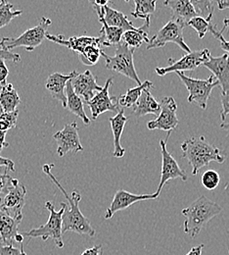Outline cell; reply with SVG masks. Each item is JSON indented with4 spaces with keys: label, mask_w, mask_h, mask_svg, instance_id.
<instances>
[{
    "label": "cell",
    "mask_w": 229,
    "mask_h": 255,
    "mask_svg": "<svg viewBox=\"0 0 229 255\" xmlns=\"http://www.w3.org/2000/svg\"><path fill=\"white\" fill-rule=\"evenodd\" d=\"M164 5L171 10L172 19L185 26L189 20L198 16L189 0H164Z\"/></svg>",
    "instance_id": "cell-23"
},
{
    "label": "cell",
    "mask_w": 229,
    "mask_h": 255,
    "mask_svg": "<svg viewBox=\"0 0 229 255\" xmlns=\"http://www.w3.org/2000/svg\"><path fill=\"white\" fill-rule=\"evenodd\" d=\"M185 27L184 24L170 18L164 27L149 39L146 49L150 50L164 47L166 43L171 42L177 44L184 52L189 53L191 50L183 37V30Z\"/></svg>",
    "instance_id": "cell-8"
},
{
    "label": "cell",
    "mask_w": 229,
    "mask_h": 255,
    "mask_svg": "<svg viewBox=\"0 0 229 255\" xmlns=\"http://www.w3.org/2000/svg\"><path fill=\"white\" fill-rule=\"evenodd\" d=\"M153 84L150 81H145L144 83H141V85H138L135 88H132L128 90V92L123 96H118V103L120 107H132L137 100L139 99L140 96L142 95L143 91L145 89H152Z\"/></svg>",
    "instance_id": "cell-28"
},
{
    "label": "cell",
    "mask_w": 229,
    "mask_h": 255,
    "mask_svg": "<svg viewBox=\"0 0 229 255\" xmlns=\"http://www.w3.org/2000/svg\"><path fill=\"white\" fill-rule=\"evenodd\" d=\"M21 103V98L12 84L1 86L0 90V110L3 112H13Z\"/></svg>",
    "instance_id": "cell-26"
},
{
    "label": "cell",
    "mask_w": 229,
    "mask_h": 255,
    "mask_svg": "<svg viewBox=\"0 0 229 255\" xmlns=\"http://www.w3.org/2000/svg\"><path fill=\"white\" fill-rule=\"evenodd\" d=\"M53 164H45L42 166V171L49 177V179L56 185V187L63 192L64 196L69 202V206L64 203V213L62 215V233L65 234L68 232H73L78 235L88 236L89 238H93L96 234V231L93 229L89 220L81 213L79 209V202L81 200V194L76 190L73 191L72 195L70 196L59 181L54 177L51 172V168H53Z\"/></svg>",
    "instance_id": "cell-1"
},
{
    "label": "cell",
    "mask_w": 229,
    "mask_h": 255,
    "mask_svg": "<svg viewBox=\"0 0 229 255\" xmlns=\"http://www.w3.org/2000/svg\"><path fill=\"white\" fill-rule=\"evenodd\" d=\"M13 181L14 178L7 175L6 172L4 174H0V199L10 189V187L13 184Z\"/></svg>",
    "instance_id": "cell-38"
},
{
    "label": "cell",
    "mask_w": 229,
    "mask_h": 255,
    "mask_svg": "<svg viewBox=\"0 0 229 255\" xmlns=\"http://www.w3.org/2000/svg\"><path fill=\"white\" fill-rule=\"evenodd\" d=\"M210 56H211V52L207 48L190 51L189 53H186L177 61H173L172 58H169L168 66L161 67V68L158 67L156 68L155 71L159 76H162V77L172 72L176 73V72L194 71L199 66L204 65L205 62H207Z\"/></svg>",
    "instance_id": "cell-10"
},
{
    "label": "cell",
    "mask_w": 229,
    "mask_h": 255,
    "mask_svg": "<svg viewBox=\"0 0 229 255\" xmlns=\"http://www.w3.org/2000/svg\"><path fill=\"white\" fill-rule=\"evenodd\" d=\"M204 66L213 73L222 88V93L229 91V53L219 57H213L211 55L208 61L204 63Z\"/></svg>",
    "instance_id": "cell-18"
},
{
    "label": "cell",
    "mask_w": 229,
    "mask_h": 255,
    "mask_svg": "<svg viewBox=\"0 0 229 255\" xmlns=\"http://www.w3.org/2000/svg\"><path fill=\"white\" fill-rule=\"evenodd\" d=\"M220 10L229 9V0H216Z\"/></svg>",
    "instance_id": "cell-47"
},
{
    "label": "cell",
    "mask_w": 229,
    "mask_h": 255,
    "mask_svg": "<svg viewBox=\"0 0 229 255\" xmlns=\"http://www.w3.org/2000/svg\"><path fill=\"white\" fill-rule=\"evenodd\" d=\"M133 106L132 114L135 118H140L148 114L159 115L161 111V104L152 96L150 89H145L143 91L142 95Z\"/></svg>",
    "instance_id": "cell-21"
},
{
    "label": "cell",
    "mask_w": 229,
    "mask_h": 255,
    "mask_svg": "<svg viewBox=\"0 0 229 255\" xmlns=\"http://www.w3.org/2000/svg\"><path fill=\"white\" fill-rule=\"evenodd\" d=\"M181 156L187 160L192 167L193 176L198 175L200 170L211 162L223 164L227 158L220 148L208 142L204 136L187 138L181 143Z\"/></svg>",
    "instance_id": "cell-3"
},
{
    "label": "cell",
    "mask_w": 229,
    "mask_h": 255,
    "mask_svg": "<svg viewBox=\"0 0 229 255\" xmlns=\"http://www.w3.org/2000/svg\"><path fill=\"white\" fill-rule=\"evenodd\" d=\"M222 101V111H221V119L222 122H226L227 116L229 115V91L221 94Z\"/></svg>",
    "instance_id": "cell-40"
},
{
    "label": "cell",
    "mask_w": 229,
    "mask_h": 255,
    "mask_svg": "<svg viewBox=\"0 0 229 255\" xmlns=\"http://www.w3.org/2000/svg\"><path fill=\"white\" fill-rule=\"evenodd\" d=\"M212 18H213V14L204 18L201 16H196L194 18H192L191 20H189L186 24V26H189L191 28H193L196 31L198 35L200 38H203L207 32L209 31L211 22H212Z\"/></svg>",
    "instance_id": "cell-33"
},
{
    "label": "cell",
    "mask_w": 229,
    "mask_h": 255,
    "mask_svg": "<svg viewBox=\"0 0 229 255\" xmlns=\"http://www.w3.org/2000/svg\"><path fill=\"white\" fill-rule=\"evenodd\" d=\"M6 132H7V131H2V130H0V153H1V151L3 150V148L9 146V143L5 140Z\"/></svg>",
    "instance_id": "cell-45"
},
{
    "label": "cell",
    "mask_w": 229,
    "mask_h": 255,
    "mask_svg": "<svg viewBox=\"0 0 229 255\" xmlns=\"http://www.w3.org/2000/svg\"><path fill=\"white\" fill-rule=\"evenodd\" d=\"M18 116V110H15L13 112H3L0 110V130L7 131L16 127Z\"/></svg>",
    "instance_id": "cell-35"
},
{
    "label": "cell",
    "mask_w": 229,
    "mask_h": 255,
    "mask_svg": "<svg viewBox=\"0 0 229 255\" xmlns=\"http://www.w3.org/2000/svg\"><path fill=\"white\" fill-rule=\"evenodd\" d=\"M51 24L52 22L50 19L42 17L37 26L27 30L20 36L15 38L3 37L0 41V48L11 51L16 47H25L29 52L33 51L45 39L46 34L48 33V28Z\"/></svg>",
    "instance_id": "cell-5"
},
{
    "label": "cell",
    "mask_w": 229,
    "mask_h": 255,
    "mask_svg": "<svg viewBox=\"0 0 229 255\" xmlns=\"http://www.w3.org/2000/svg\"><path fill=\"white\" fill-rule=\"evenodd\" d=\"M112 84H113V78L108 79L102 91L96 93L88 102H86V104L88 105L91 111L92 120H96L99 115L108 111H112L116 113L120 111V105L118 103L117 97L116 96L111 97L109 95V90Z\"/></svg>",
    "instance_id": "cell-14"
},
{
    "label": "cell",
    "mask_w": 229,
    "mask_h": 255,
    "mask_svg": "<svg viewBox=\"0 0 229 255\" xmlns=\"http://www.w3.org/2000/svg\"><path fill=\"white\" fill-rule=\"evenodd\" d=\"M109 122L111 124L112 132L114 135L113 157L122 158L126 153V149L121 144V137L124 132L125 126L128 122V118L125 116V110L123 108L120 109L116 116L109 119Z\"/></svg>",
    "instance_id": "cell-22"
},
{
    "label": "cell",
    "mask_w": 229,
    "mask_h": 255,
    "mask_svg": "<svg viewBox=\"0 0 229 255\" xmlns=\"http://www.w3.org/2000/svg\"><path fill=\"white\" fill-rule=\"evenodd\" d=\"M133 48L129 47L124 41L117 44L116 53L114 56H109L106 53H102V57L105 58L106 68L110 71L119 73L135 82L137 85H141V81L135 70L133 62Z\"/></svg>",
    "instance_id": "cell-6"
},
{
    "label": "cell",
    "mask_w": 229,
    "mask_h": 255,
    "mask_svg": "<svg viewBox=\"0 0 229 255\" xmlns=\"http://www.w3.org/2000/svg\"><path fill=\"white\" fill-rule=\"evenodd\" d=\"M221 128H222V129H224V130L228 131V132H229V123H226V122L222 123V125H221Z\"/></svg>",
    "instance_id": "cell-49"
},
{
    "label": "cell",
    "mask_w": 229,
    "mask_h": 255,
    "mask_svg": "<svg viewBox=\"0 0 229 255\" xmlns=\"http://www.w3.org/2000/svg\"><path fill=\"white\" fill-rule=\"evenodd\" d=\"M196 11L197 15L201 17H208L214 14L213 0H189Z\"/></svg>",
    "instance_id": "cell-36"
},
{
    "label": "cell",
    "mask_w": 229,
    "mask_h": 255,
    "mask_svg": "<svg viewBox=\"0 0 229 255\" xmlns=\"http://www.w3.org/2000/svg\"><path fill=\"white\" fill-rule=\"evenodd\" d=\"M14 6L7 0H0V29L9 25L10 22L23 14L22 10H13Z\"/></svg>",
    "instance_id": "cell-32"
},
{
    "label": "cell",
    "mask_w": 229,
    "mask_h": 255,
    "mask_svg": "<svg viewBox=\"0 0 229 255\" xmlns=\"http://www.w3.org/2000/svg\"><path fill=\"white\" fill-rule=\"evenodd\" d=\"M223 207L217 202L209 199L205 195H201L189 206L182 209L181 214L185 217L183 231L191 238H195L203 228L212 219L220 215Z\"/></svg>",
    "instance_id": "cell-2"
},
{
    "label": "cell",
    "mask_w": 229,
    "mask_h": 255,
    "mask_svg": "<svg viewBox=\"0 0 229 255\" xmlns=\"http://www.w3.org/2000/svg\"><path fill=\"white\" fill-rule=\"evenodd\" d=\"M226 30H227V28L224 27L222 31H218V30H217V26H214V25H212V24L210 25V28H209V31L212 32V34H213L217 39H219V40L221 41V48L224 49L225 51H228L229 53V41L225 38V36H224V34H223Z\"/></svg>",
    "instance_id": "cell-37"
},
{
    "label": "cell",
    "mask_w": 229,
    "mask_h": 255,
    "mask_svg": "<svg viewBox=\"0 0 229 255\" xmlns=\"http://www.w3.org/2000/svg\"><path fill=\"white\" fill-rule=\"evenodd\" d=\"M94 10L97 13V15L102 17L104 22L110 27L120 28V29L124 30L125 32L137 31L139 29V28H136L133 26L132 22L128 19V17L124 13H122L108 5L104 6V7L94 6Z\"/></svg>",
    "instance_id": "cell-19"
},
{
    "label": "cell",
    "mask_w": 229,
    "mask_h": 255,
    "mask_svg": "<svg viewBox=\"0 0 229 255\" xmlns=\"http://www.w3.org/2000/svg\"><path fill=\"white\" fill-rule=\"evenodd\" d=\"M26 187L14 179L12 186L0 199V208L18 222L23 220V208L26 203Z\"/></svg>",
    "instance_id": "cell-9"
},
{
    "label": "cell",
    "mask_w": 229,
    "mask_h": 255,
    "mask_svg": "<svg viewBox=\"0 0 229 255\" xmlns=\"http://www.w3.org/2000/svg\"><path fill=\"white\" fill-rule=\"evenodd\" d=\"M125 1H127V2H129V1H130V0H125Z\"/></svg>",
    "instance_id": "cell-51"
},
{
    "label": "cell",
    "mask_w": 229,
    "mask_h": 255,
    "mask_svg": "<svg viewBox=\"0 0 229 255\" xmlns=\"http://www.w3.org/2000/svg\"><path fill=\"white\" fill-rule=\"evenodd\" d=\"M19 225L20 222L13 219L0 208V243L13 246L19 235Z\"/></svg>",
    "instance_id": "cell-24"
},
{
    "label": "cell",
    "mask_w": 229,
    "mask_h": 255,
    "mask_svg": "<svg viewBox=\"0 0 229 255\" xmlns=\"http://www.w3.org/2000/svg\"><path fill=\"white\" fill-rule=\"evenodd\" d=\"M66 97H67V105L66 108L73 114H75L76 116H77L78 118H80L83 122L84 125L89 126L90 125V119L87 117L85 111H84V107H83V102L82 99L80 98V96H77L73 87H72V83L71 81H69L67 83L66 86Z\"/></svg>",
    "instance_id": "cell-25"
},
{
    "label": "cell",
    "mask_w": 229,
    "mask_h": 255,
    "mask_svg": "<svg viewBox=\"0 0 229 255\" xmlns=\"http://www.w3.org/2000/svg\"><path fill=\"white\" fill-rule=\"evenodd\" d=\"M0 255H27L23 247L14 248L13 246H7L0 243Z\"/></svg>",
    "instance_id": "cell-39"
},
{
    "label": "cell",
    "mask_w": 229,
    "mask_h": 255,
    "mask_svg": "<svg viewBox=\"0 0 229 255\" xmlns=\"http://www.w3.org/2000/svg\"><path fill=\"white\" fill-rule=\"evenodd\" d=\"M228 255H229V254H228Z\"/></svg>",
    "instance_id": "cell-52"
},
{
    "label": "cell",
    "mask_w": 229,
    "mask_h": 255,
    "mask_svg": "<svg viewBox=\"0 0 229 255\" xmlns=\"http://www.w3.org/2000/svg\"><path fill=\"white\" fill-rule=\"evenodd\" d=\"M161 111L155 120L149 121L147 128L150 130H164L170 132L175 129L178 125V119L176 116L177 104L173 97L166 96L163 97L160 102Z\"/></svg>",
    "instance_id": "cell-11"
},
{
    "label": "cell",
    "mask_w": 229,
    "mask_h": 255,
    "mask_svg": "<svg viewBox=\"0 0 229 255\" xmlns=\"http://www.w3.org/2000/svg\"><path fill=\"white\" fill-rule=\"evenodd\" d=\"M9 76V70L5 64V61L0 59V85L3 86L6 84V80Z\"/></svg>",
    "instance_id": "cell-42"
},
{
    "label": "cell",
    "mask_w": 229,
    "mask_h": 255,
    "mask_svg": "<svg viewBox=\"0 0 229 255\" xmlns=\"http://www.w3.org/2000/svg\"><path fill=\"white\" fill-rule=\"evenodd\" d=\"M48 40L53 41L57 44L63 45L68 47L70 50L80 54L85 47H87L88 45H92V44H100L101 46H106L103 37L100 35L98 37H94V36H88V35H81V36H72L68 39H65V37L62 34H58V35H53L50 33L46 34V37Z\"/></svg>",
    "instance_id": "cell-17"
},
{
    "label": "cell",
    "mask_w": 229,
    "mask_h": 255,
    "mask_svg": "<svg viewBox=\"0 0 229 255\" xmlns=\"http://www.w3.org/2000/svg\"><path fill=\"white\" fill-rule=\"evenodd\" d=\"M160 195L153 193V194H135L130 191L125 190H119L115 193L113 200L109 206V208L106 210V213L104 215L105 220H109L113 218V216L122 210L128 209L132 204L143 201V200H156L159 198Z\"/></svg>",
    "instance_id": "cell-15"
},
{
    "label": "cell",
    "mask_w": 229,
    "mask_h": 255,
    "mask_svg": "<svg viewBox=\"0 0 229 255\" xmlns=\"http://www.w3.org/2000/svg\"><path fill=\"white\" fill-rule=\"evenodd\" d=\"M77 72L73 71L69 74L62 73H53L49 75L45 82V88L50 93L53 98L59 100L63 107L66 108L67 105V97H66V86L69 81H71Z\"/></svg>",
    "instance_id": "cell-20"
},
{
    "label": "cell",
    "mask_w": 229,
    "mask_h": 255,
    "mask_svg": "<svg viewBox=\"0 0 229 255\" xmlns=\"http://www.w3.org/2000/svg\"><path fill=\"white\" fill-rule=\"evenodd\" d=\"M103 255V249L102 246L99 245L96 247H92L89 248L87 250H85L80 255Z\"/></svg>",
    "instance_id": "cell-44"
},
{
    "label": "cell",
    "mask_w": 229,
    "mask_h": 255,
    "mask_svg": "<svg viewBox=\"0 0 229 255\" xmlns=\"http://www.w3.org/2000/svg\"><path fill=\"white\" fill-rule=\"evenodd\" d=\"M135 10L131 16L135 19L144 20V24L150 27V17L156 10L157 0H134Z\"/></svg>",
    "instance_id": "cell-27"
},
{
    "label": "cell",
    "mask_w": 229,
    "mask_h": 255,
    "mask_svg": "<svg viewBox=\"0 0 229 255\" xmlns=\"http://www.w3.org/2000/svg\"><path fill=\"white\" fill-rule=\"evenodd\" d=\"M102 46L100 44H92L85 47V49L78 54L80 62L85 66H94L98 62L100 57L102 56Z\"/></svg>",
    "instance_id": "cell-31"
},
{
    "label": "cell",
    "mask_w": 229,
    "mask_h": 255,
    "mask_svg": "<svg viewBox=\"0 0 229 255\" xmlns=\"http://www.w3.org/2000/svg\"><path fill=\"white\" fill-rule=\"evenodd\" d=\"M175 74L178 76L189 93L187 98L188 102H195L202 109H207L208 100L212 95L213 90L220 86L215 76L212 75L207 80H200L186 76L184 72H176Z\"/></svg>",
    "instance_id": "cell-7"
},
{
    "label": "cell",
    "mask_w": 229,
    "mask_h": 255,
    "mask_svg": "<svg viewBox=\"0 0 229 255\" xmlns=\"http://www.w3.org/2000/svg\"><path fill=\"white\" fill-rule=\"evenodd\" d=\"M201 183L206 190L214 191L219 187L221 183V176L215 170H207L202 175Z\"/></svg>",
    "instance_id": "cell-34"
},
{
    "label": "cell",
    "mask_w": 229,
    "mask_h": 255,
    "mask_svg": "<svg viewBox=\"0 0 229 255\" xmlns=\"http://www.w3.org/2000/svg\"><path fill=\"white\" fill-rule=\"evenodd\" d=\"M53 138L57 142V153L60 157L65 156L68 152H81L83 147L79 140L78 127L76 122L67 124L63 129L54 133Z\"/></svg>",
    "instance_id": "cell-13"
},
{
    "label": "cell",
    "mask_w": 229,
    "mask_h": 255,
    "mask_svg": "<svg viewBox=\"0 0 229 255\" xmlns=\"http://www.w3.org/2000/svg\"><path fill=\"white\" fill-rule=\"evenodd\" d=\"M169 135H170V133H168L166 139L160 140L161 152H162V172H161V180L159 183V187L155 192L158 195H160L164 185L168 181L180 179V180L186 182L188 180L186 173L179 167L177 161L171 156V154L166 149V143H167V139H168Z\"/></svg>",
    "instance_id": "cell-12"
},
{
    "label": "cell",
    "mask_w": 229,
    "mask_h": 255,
    "mask_svg": "<svg viewBox=\"0 0 229 255\" xmlns=\"http://www.w3.org/2000/svg\"><path fill=\"white\" fill-rule=\"evenodd\" d=\"M0 167H5L6 168V172L7 170L15 172V164L14 162L9 158H5L0 156Z\"/></svg>",
    "instance_id": "cell-43"
},
{
    "label": "cell",
    "mask_w": 229,
    "mask_h": 255,
    "mask_svg": "<svg viewBox=\"0 0 229 255\" xmlns=\"http://www.w3.org/2000/svg\"><path fill=\"white\" fill-rule=\"evenodd\" d=\"M45 208L49 211V218L47 223L32 229L29 232L22 234L24 237L29 239H41L46 242L48 239H52L58 249L64 248L63 233H62V215L64 213L65 207L64 202H61V209L59 211L55 210V206L50 202H45Z\"/></svg>",
    "instance_id": "cell-4"
},
{
    "label": "cell",
    "mask_w": 229,
    "mask_h": 255,
    "mask_svg": "<svg viewBox=\"0 0 229 255\" xmlns=\"http://www.w3.org/2000/svg\"><path fill=\"white\" fill-rule=\"evenodd\" d=\"M224 24H225V27L227 29H229V19H225L224 20Z\"/></svg>",
    "instance_id": "cell-50"
},
{
    "label": "cell",
    "mask_w": 229,
    "mask_h": 255,
    "mask_svg": "<svg viewBox=\"0 0 229 255\" xmlns=\"http://www.w3.org/2000/svg\"><path fill=\"white\" fill-rule=\"evenodd\" d=\"M205 248V246L202 244V245H199L198 247H194L191 249V251L185 255H202V252H203V249Z\"/></svg>",
    "instance_id": "cell-46"
},
{
    "label": "cell",
    "mask_w": 229,
    "mask_h": 255,
    "mask_svg": "<svg viewBox=\"0 0 229 255\" xmlns=\"http://www.w3.org/2000/svg\"><path fill=\"white\" fill-rule=\"evenodd\" d=\"M98 18L100 23L102 24V30L100 32V35L103 37L106 46L119 44L122 41L123 34H124L125 31L120 29V28L110 27L104 22L102 17L98 16Z\"/></svg>",
    "instance_id": "cell-30"
},
{
    "label": "cell",
    "mask_w": 229,
    "mask_h": 255,
    "mask_svg": "<svg viewBox=\"0 0 229 255\" xmlns=\"http://www.w3.org/2000/svg\"><path fill=\"white\" fill-rule=\"evenodd\" d=\"M93 6H97V7H104L107 6V4L109 3L110 0H89Z\"/></svg>",
    "instance_id": "cell-48"
},
{
    "label": "cell",
    "mask_w": 229,
    "mask_h": 255,
    "mask_svg": "<svg viewBox=\"0 0 229 255\" xmlns=\"http://www.w3.org/2000/svg\"><path fill=\"white\" fill-rule=\"evenodd\" d=\"M148 26L143 24V26L139 27L137 31H127L124 32L123 34V40L124 42L131 48H138L141 46L143 42L148 43L149 42V37H148Z\"/></svg>",
    "instance_id": "cell-29"
},
{
    "label": "cell",
    "mask_w": 229,
    "mask_h": 255,
    "mask_svg": "<svg viewBox=\"0 0 229 255\" xmlns=\"http://www.w3.org/2000/svg\"><path fill=\"white\" fill-rule=\"evenodd\" d=\"M0 59L2 60H9L15 63H18L21 61V55L18 53H14L9 50H4L0 48Z\"/></svg>",
    "instance_id": "cell-41"
},
{
    "label": "cell",
    "mask_w": 229,
    "mask_h": 255,
    "mask_svg": "<svg viewBox=\"0 0 229 255\" xmlns=\"http://www.w3.org/2000/svg\"><path fill=\"white\" fill-rule=\"evenodd\" d=\"M72 87L75 93L83 98L84 102H88L96 93L102 91L103 87L97 84V79L91 73V71L86 70L82 74H76L72 80Z\"/></svg>",
    "instance_id": "cell-16"
}]
</instances>
